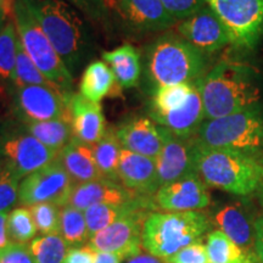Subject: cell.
<instances>
[{"label": "cell", "mask_w": 263, "mask_h": 263, "mask_svg": "<svg viewBox=\"0 0 263 263\" xmlns=\"http://www.w3.org/2000/svg\"><path fill=\"white\" fill-rule=\"evenodd\" d=\"M49 149L25 129L21 122L0 124V156L21 179L58 159Z\"/></svg>", "instance_id": "obj_8"}, {"label": "cell", "mask_w": 263, "mask_h": 263, "mask_svg": "<svg viewBox=\"0 0 263 263\" xmlns=\"http://www.w3.org/2000/svg\"><path fill=\"white\" fill-rule=\"evenodd\" d=\"M3 118H4V112H3V107H2V103H0V124L3 123Z\"/></svg>", "instance_id": "obj_49"}, {"label": "cell", "mask_w": 263, "mask_h": 263, "mask_svg": "<svg viewBox=\"0 0 263 263\" xmlns=\"http://www.w3.org/2000/svg\"><path fill=\"white\" fill-rule=\"evenodd\" d=\"M154 203L155 200H151L149 196H140L127 203H98L90 206L84 211L90 238L132 212L153 209Z\"/></svg>", "instance_id": "obj_24"}, {"label": "cell", "mask_w": 263, "mask_h": 263, "mask_svg": "<svg viewBox=\"0 0 263 263\" xmlns=\"http://www.w3.org/2000/svg\"><path fill=\"white\" fill-rule=\"evenodd\" d=\"M160 126V124H159ZM162 149L156 157L160 188L185 177L197 174L195 164V144L192 139H182L162 126Z\"/></svg>", "instance_id": "obj_13"}, {"label": "cell", "mask_w": 263, "mask_h": 263, "mask_svg": "<svg viewBox=\"0 0 263 263\" xmlns=\"http://www.w3.org/2000/svg\"><path fill=\"white\" fill-rule=\"evenodd\" d=\"M160 2L177 21H183L195 15L206 6L203 0H160Z\"/></svg>", "instance_id": "obj_39"}, {"label": "cell", "mask_w": 263, "mask_h": 263, "mask_svg": "<svg viewBox=\"0 0 263 263\" xmlns=\"http://www.w3.org/2000/svg\"><path fill=\"white\" fill-rule=\"evenodd\" d=\"M194 140V139H193ZM196 172L207 186L246 196L263 185V164L254 155L195 143Z\"/></svg>", "instance_id": "obj_3"}, {"label": "cell", "mask_w": 263, "mask_h": 263, "mask_svg": "<svg viewBox=\"0 0 263 263\" xmlns=\"http://www.w3.org/2000/svg\"><path fill=\"white\" fill-rule=\"evenodd\" d=\"M209 263H257L258 258L233 242L221 230H212L206 239ZM259 262V261H258Z\"/></svg>", "instance_id": "obj_28"}, {"label": "cell", "mask_w": 263, "mask_h": 263, "mask_svg": "<svg viewBox=\"0 0 263 263\" xmlns=\"http://www.w3.org/2000/svg\"><path fill=\"white\" fill-rule=\"evenodd\" d=\"M112 8L132 27L141 32L164 31L178 22L160 0H112Z\"/></svg>", "instance_id": "obj_17"}, {"label": "cell", "mask_w": 263, "mask_h": 263, "mask_svg": "<svg viewBox=\"0 0 263 263\" xmlns=\"http://www.w3.org/2000/svg\"><path fill=\"white\" fill-rule=\"evenodd\" d=\"M18 39L17 28L12 16L0 31V80L11 82L14 78Z\"/></svg>", "instance_id": "obj_32"}, {"label": "cell", "mask_w": 263, "mask_h": 263, "mask_svg": "<svg viewBox=\"0 0 263 263\" xmlns=\"http://www.w3.org/2000/svg\"><path fill=\"white\" fill-rule=\"evenodd\" d=\"M118 179L124 188L139 196L155 195L160 189L156 159L122 149Z\"/></svg>", "instance_id": "obj_16"}, {"label": "cell", "mask_w": 263, "mask_h": 263, "mask_svg": "<svg viewBox=\"0 0 263 263\" xmlns=\"http://www.w3.org/2000/svg\"><path fill=\"white\" fill-rule=\"evenodd\" d=\"M118 87L112 70L104 61L95 60L85 67L82 74L80 94L93 103L100 104L107 95L117 93Z\"/></svg>", "instance_id": "obj_26"}, {"label": "cell", "mask_w": 263, "mask_h": 263, "mask_svg": "<svg viewBox=\"0 0 263 263\" xmlns=\"http://www.w3.org/2000/svg\"><path fill=\"white\" fill-rule=\"evenodd\" d=\"M226 26L232 44L252 50L263 34V0H203Z\"/></svg>", "instance_id": "obj_9"}, {"label": "cell", "mask_w": 263, "mask_h": 263, "mask_svg": "<svg viewBox=\"0 0 263 263\" xmlns=\"http://www.w3.org/2000/svg\"><path fill=\"white\" fill-rule=\"evenodd\" d=\"M95 24L105 25L110 18L112 0H66Z\"/></svg>", "instance_id": "obj_38"}, {"label": "cell", "mask_w": 263, "mask_h": 263, "mask_svg": "<svg viewBox=\"0 0 263 263\" xmlns=\"http://www.w3.org/2000/svg\"><path fill=\"white\" fill-rule=\"evenodd\" d=\"M21 124L35 139L58 153H60L62 147L74 137L70 118L42 121V122H21Z\"/></svg>", "instance_id": "obj_27"}, {"label": "cell", "mask_w": 263, "mask_h": 263, "mask_svg": "<svg viewBox=\"0 0 263 263\" xmlns=\"http://www.w3.org/2000/svg\"><path fill=\"white\" fill-rule=\"evenodd\" d=\"M72 76L89 57L93 43L78 10L66 0H24Z\"/></svg>", "instance_id": "obj_1"}, {"label": "cell", "mask_w": 263, "mask_h": 263, "mask_svg": "<svg viewBox=\"0 0 263 263\" xmlns=\"http://www.w3.org/2000/svg\"><path fill=\"white\" fill-rule=\"evenodd\" d=\"M210 227L209 217L200 211L150 213L144 223L143 248L164 261L185 246L200 241Z\"/></svg>", "instance_id": "obj_5"}, {"label": "cell", "mask_w": 263, "mask_h": 263, "mask_svg": "<svg viewBox=\"0 0 263 263\" xmlns=\"http://www.w3.org/2000/svg\"><path fill=\"white\" fill-rule=\"evenodd\" d=\"M74 185L70 174L57 159L21 180L18 202L25 207L37 203H54L65 207L68 205Z\"/></svg>", "instance_id": "obj_10"}, {"label": "cell", "mask_w": 263, "mask_h": 263, "mask_svg": "<svg viewBox=\"0 0 263 263\" xmlns=\"http://www.w3.org/2000/svg\"><path fill=\"white\" fill-rule=\"evenodd\" d=\"M126 263H166V262L159 257H155V256H153L151 254H144V252H140L139 255L127 259Z\"/></svg>", "instance_id": "obj_46"}, {"label": "cell", "mask_w": 263, "mask_h": 263, "mask_svg": "<svg viewBox=\"0 0 263 263\" xmlns=\"http://www.w3.org/2000/svg\"><path fill=\"white\" fill-rule=\"evenodd\" d=\"M65 263H94V250L89 245L71 248Z\"/></svg>", "instance_id": "obj_42"}, {"label": "cell", "mask_w": 263, "mask_h": 263, "mask_svg": "<svg viewBox=\"0 0 263 263\" xmlns=\"http://www.w3.org/2000/svg\"><path fill=\"white\" fill-rule=\"evenodd\" d=\"M12 107L20 122H42V121L70 118L67 98L58 88L49 85H11Z\"/></svg>", "instance_id": "obj_11"}, {"label": "cell", "mask_w": 263, "mask_h": 263, "mask_svg": "<svg viewBox=\"0 0 263 263\" xmlns=\"http://www.w3.org/2000/svg\"><path fill=\"white\" fill-rule=\"evenodd\" d=\"M205 52L180 35L168 34L151 43L146 51V73L153 88L196 83L205 74Z\"/></svg>", "instance_id": "obj_4"}, {"label": "cell", "mask_w": 263, "mask_h": 263, "mask_svg": "<svg viewBox=\"0 0 263 263\" xmlns=\"http://www.w3.org/2000/svg\"><path fill=\"white\" fill-rule=\"evenodd\" d=\"M195 84L201 95L205 120L239 112L261 100V87L254 70L236 62H219Z\"/></svg>", "instance_id": "obj_2"}, {"label": "cell", "mask_w": 263, "mask_h": 263, "mask_svg": "<svg viewBox=\"0 0 263 263\" xmlns=\"http://www.w3.org/2000/svg\"><path fill=\"white\" fill-rule=\"evenodd\" d=\"M70 248H78L90 239L84 212L70 205L62 207L60 215V233Z\"/></svg>", "instance_id": "obj_31"}, {"label": "cell", "mask_w": 263, "mask_h": 263, "mask_svg": "<svg viewBox=\"0 0 263 263\" xmlns=\"http://www.w3.org/2000/svg\"><path fill=\"white\" fill-rule=\"evenodd\" d=\"M11 85H14V87H25V85H49V87H54L44 77V74L39 71V68L32 61V59L28 57L20 39L17 43V55H16L15 72Z\"/></svg>", "instance_id": "obj_34"}, {"label": "cell", "mask_w": 263, "mask_h": 263, "mask_svg": "<svg viewBox=\"0 0 263 263\" xmlns=\"http://www.w3.org/2000/svg\"><path fill=\"white\" fill-rule=\"evenodd\" d=\"M149 215L147 210L132 212L91 236L88 245L95 251L114 252L122 261L134 257L141 252L144 223Z\"/></svg>", "instance_id": "obj_12"}, {"label": "cell", "mask_w": 263, "mask_h": 263, "mask_svg": "<svg viewBox=\"0 0 263 263\" xmlns=\"http://www.w3.org/2000/svg\"><path fill=\"white\" fill-rule=\"evenodd\" d=\"M215 224L218 230L241 249L250 251L255 245V222L251 213L240 202L227 203L215 215ZM251 252V251H250Z\"/></svg>", "instance_id": "obj_22"}, {"label": "cell", "mask_w": 263, "mask_h": 263, "mask_svg": "<svg viewBox=\"0 0 263 263\" xmlns=\"http://www.w3.org/2000/svg\"><path fill=\"white\" fill-rule=\"evenodd\" d=\"M6 18H9V17H8V16H6L4 10L0 8V31H2V28L4 27L5 20H6Z\"/></svg>", "instance_id": "obj_48"}, {"label": "cell", "mask_w": 263, "mask_h": 263, "mask_svg": "<svg viewBox=\"0 0 263 263\" xmlns=\"http://www.w3.org/2000/svg\"><path fill=\"white\" fill-rule=\"evenodd\" d=\"M35 263H65L70 245L60 234L43 235L29 242Z\"/></svg>", "instance_id": "obj_33"}, {"label": "cell", "mask_w": 263, "mask_h": 263, "mask_svg": "<svg viewBox=\"0 0 263 263\" xmlns=\"http://www.w3.org/2000/svg\"><path fill=\"white\" fill-rule=\"evenodd\" d=\"M156 206L167 212L200 211L211 203L207 185L199 174L162 185L155 194Z\"/></svg>", "instance_id": "obj_15"}, {"label": "cell", "mask_w": 263, "mask_h": 263, "mask_svg": "<svg viewBox=\"0 0 263 263\" xmlns=\"http://www.w3.org/2000/svg\"><path fill=\"white\" fill-rule=\"evenodd\" d=\"M122 259L114 252L95 251L94 250V263H121Z\"/></svg>", "instance_id": "obj_45"}, {"label": "cell", "mask_w": 263, "mask_h": 263, "mask_svg": "<svg viewBox=\"0 0 263 263\" xmlns=\"http://www.w3.org/2000/svg\"><path fill=\"white\" fill-rule=\"evenodd\" d=\"M66 103L74 137L93 146L106 132L100 104L88 100L80 93L70 95Z\"/></svg>", "instance_id": "obj_19"}, {"label": "cell", "mask_w": 263, "mask_h": 263, "mask_svg": "<svg viewBox=\"0 0 263 263\" xmlns=\"http://www.w3.org/2000/svg\"><path fill=\"white\" fill-rule=\"evenodd\" d=\"M259 199H261V203L263 206V185L261 186V189H259Z\"/></svg>", "instance_id": "obj_50"}, {"label": "cell", "mask_w": 263, "mask_h": 263, "mask_svg": "<svg viewBox=\"0 0 263 263\" xmlns=\"http://www.w3.org/2000/svg\"><path fill=\"white\" fill-rule=\"evenodd\" d=\"M255 255L259 263H263V217L256 218L255 222Z\"/></svg>", "instance_id": "obj_43"}, {"label": "cell", "mask_w": 263, "mask_h": 263, "mask_svg": "<svg viewBox=\"0 0 263 263\" xmlns=\"http://www.w3.org/2000/svg\"><path fill=\"white\" fill-rule=\"evenodd\" d=\"M14 4L15 0H0V8L4 10L9 18L14 16Z\"/></svg>", "instance_id": "obj_47"}, {"label": "cell", "mask_w": 263, "mask_h": 263, "mask_svg": "<svg viewBox=\"0 0 263 263\" xmlns=\"http://www.w3.org/2000/svg\"><path fill=\"white\" fill-rule=\"evenodd\" d=\"M195 83L164 85L155 90L149 115H162L176 111L185 105L192 95Z\"/></svg>", "instance_id": "obj_30"}, {"label": "cell", "mask_w": 263, "mask_h": 263, "mask_svg": "<svg viewBox=\"0 0 263 263\" xmlns=\"http://www.w3.org/2000/svg\"><path fill=\"white\" fill-rule=\"evenodd\" d=\"M39 233L44 235L60 233L61 209L54 203H37L29 207Z\"/></svg>", "instance_id": "obj_36"}, {"label": "cell", "mask_w": 263, "mask_h": 263, "mask_svg": "<svg viewBox=\"0 0 263 263\" xmlns=\"http://www.w3.org/2000/svg\"><path fill=\"white\" fill-rule=\"evenodd\" d=\"M212 149H228L256 155L263 150V111L259 105L228 116L205 120L193 138Z\"/></svg>", "instance_id": "obj_6"}, {"label": "cell", "mask_w": 263, "mask_h": 263, "mask_svg": "<svg viewBox=\"0 0 263 263\" xmlns=\"http://www.w3.org/2000/svg\"><path fill=\"white\" fill-rule=\"evenodd\" d=\"M0 263H35L29 244L11 242L0 250Z\"/></svg>", "instance_id": "obj_41"}, {"label": "cell", "mask_w": 263, "mask_h": 263, "mask_svg": "<svg viewBox=\"0 0 263 263\" xmlns=\"http://www.w3.org/2000/svg\"><path fill=\"white\" fill-rule=\"evenodd\" d=\"M138 197L140 196L129 192L121 183L101 178L76 184L68 205L84 212L90 206L98 203H127L134 201Z\"/></svg>", "instance_id": "obj_20"}, {"label": "cell", "mask_w": 263, "mask_h": 263, "mask_svg": "<svg viewBox=\"0 0 263 263\" xmlns=\"http://www.w3.org/2000/svg\"><path fill=\"white\" fill-rule=\"evenodd\" d=\"M14 21L22 47L39 71L66 98L73 94V76L66 67L24 0H15Z\"/></svg>", "instance_id": "obj_7"}, {"label": "cell", "mask_w": 263, "mask_h": 263, "mask_svg": "<svg viewBox=\"0 0 263 263\" xmlns=\"http://www.w3.org/2000/svg\"><path fill=\"white\" fill-rule=\"evenodd\" d=\"M116 137L122 149L156 159L162 149L161 128L150 117L136 116L121 124Z\"/></svg>", "instance_id": "obj_18"}, {"label": "cell", "mask_w": 263, "mask_h": 263, "mask_svg": "<svg viewBox=\"0 0 263 263\" xmlns=\"http://www.w3.org/2000/svg\"><path fill=\"white\" fill-rule=\"evenodd\" d=\"M177 33L205 54L218 51L232 44L226 26L207 5L195 15L180 21Z\"/></svg>", "instance_id": "obj_14"}, {"label": "cell", "mask_w": 263, "mask_h": 263, "mask_svg": "<svg viewBox=\"0 0 263 263\" xmlns=\"http://www.w3.org/2000/svg\"><path fill=\"white\" fill-rule=\"evenodd\" d=\"M8 212H0V250L11 244L8 232Z\"/></svg>", "instance_id": "obj_44"}, {"label": "cell", "mask_w": 263, "mask_h": 263, "mask_svg": "<svg viewBox=\"0 0 263 263\" xmlns=\"http://www.w3.org/2000/svg\"><path fill=\"white\" fill-rule=\"evenodd\" d=\"M97 166L101 177L105 179L120 183L118 179V164L122 146L116 137V132L108 128L97 144L93 145Z\"/></svg>", "instance_id": "obj_29"}, {"label": "cell", "mask_w": 263, "mask_h": 263, "mask_svg": "<svg viewBox=\"0 0 263 263\" xmlns=\"http://www.w3.org/2000/svg\"><path fill=\"white\" fill-rule=\"evenodd\" d=\"M166 263H209L206 245L202 241L193 242L185 248L177 252L176 255L171 256L164 259Z\"/></svg>", "instance_id": "obj_40"}, {"label": "cell", "mask_w": 263, "mask_h": 263, "mask_svg": "<svg viewBox=\"0 0 263 263\" xmlns=\"http://www.w3.org/2000/svg\"><path fill=\"white\" fill-rule=\"evenodd\" d=\"M8 232L11 242L28 244L35 239L38 229L29 209L24 206L11 210L8 217Z\"/></svg>", "instance_id": "obj_35"}, {"label": "cell", "mask_w": 263, "mask_h": 263, "mask_svg": "<svg viewBox=\"0 0 263 263\" xmlns=\"http://www.w3.org/2000/svg\"><path fill=\"white\" fill-rule=\"evenodd\" d=\"M4 163H5V162H4V160H3V157L0 156V168H2V167L4 166Z\"/></svg>", "instance_id": "obj_51"}, {"label": "cell", "mask_w": 263, "mask_h": 263, "mask_svg": "<svg viewBox=\"0 0 263 263\" xmlns=\"http://www.w3.org/2000/svg\"><path fill=\"white\" fill-rule=\"evenodd\" d=\"M149 117L157 124L172 132L174 136L182 139H192L196 136L197 130L205 121L201 95L196 84L184 106L168 114L149 115Z\"/></svg>", "instance_id": "obj_21"}, {"label": "cell", "mask_w": 263, "mask_h": 263, "mask_svg": "<svg viewBox=\"0 0 263 263\" xmlns=\"http://www.w3.org/2000/svg\"><path fill=\"white\" fill-rule=\"evenodd\" d=\"M101 57L110 65L121 89H129L139 84L140 54L133 45L123 44L111 51H104Z\"/></svg>", "instance_id": "obj_25"}, {"label": "cell", "mask_w": 263, "mask_h": 263, "mask_svg": "<svg viewBox=\"0 0 263 263\" xmlns=\"http://www.w3.org/2000/svg\"><path fill=\"white\" fill-rule=\"evenodd\" d=\"M21 178L8 164L0 168V212H8L18 201Z\"/></svg>", "instance_id": "obj_37"}, {"label": "cell", "mask_w": 263, "mask_h": 263, "mask_svg": "<svg viewBox=\"0 0 263 263\" xmlns=\"http://www.w3.org/2000/svg\"><path fill=\"white\" fill-rule=\"evenodd\" d=\"M58 159L74 184L101 179L93 146L73 137L59 153Z\"/></svg>", "instance_id": "obj_23"}]
</instances>
